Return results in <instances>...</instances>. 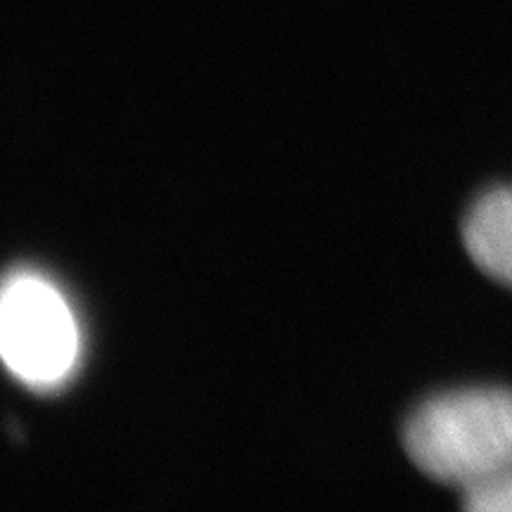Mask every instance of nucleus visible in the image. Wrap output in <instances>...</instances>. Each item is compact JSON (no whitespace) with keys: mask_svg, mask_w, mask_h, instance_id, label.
<instances>
[{"mask_svg":"<svg viewBox=\"0 0 512 512\" xmlns=\"http://www.w3.org/2000/svg\"><path fill=\"white\" fill-rule=\"evenodd\" d=\"M415 467L460 489L489 482L512 467V392L458 389L415 408L403 427Z\"/></svg>","mask_w":512,"mask_h":512,"instance_id":"obj_1","label":"nucleus"},{"mask_svg":"<svg viewBox=\"0 0 512 512\" xmlns=\"http://www.w3.org/2000/svg\"><path fill=\"white\" fill-rule=\"evenodd\" d=\"M0 354L17 382L60 389L81 356V330L60 287L34 271H12L0 297Z\"/></svg>","mask_w":512,"mask_h":512,"instance_id":"obj_2","label":"nucleus"},{"mask_svg":"<svg viewBox=\"0 0 512 512\" xmlns=\"http://www.w3.org/2000/svg\"><path fill=\"white\" fill-rule=\"evenodd\" d=\"M463 242L479 271L512 287V188L489 190L472 204Z\"/></svg>","mask_w":512,"mask_h":512,"instance_id":"obj_3","label":"nucleus"},{"mask_svg":"<svg viewBox=\"0 0 512 512\" xmlns=\"http://www.w3.org/2000/svg\"><path fill=\"white\" fill-rule=\"evenodd\" d=\"M463 505L472 512H512V467L489 482L465 489Z\"/></svg>","mask_w":512,"mask_h":512,"instance_id":"obj_4","label":"nucleus"}]
</instances>
